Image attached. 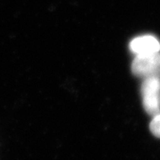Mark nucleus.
Returning a JSON list of instances; mask_svg holds the SVG:
<instances>
[{
	"mask_svg": "<svg viewBox=\"0 0 160 160\" xmlns=\"http://www.w3.org/2000/svg\"><path fill=\"white\" fill-rule=\"evenodd\" d=\"M141 97L145 111L150 115L160 112V78L150 77L144 80L141 85Z\"/></svg>",
	"mask_w": 160,
	"mask_h": 160,
	"instance_id": "nucleus-1",
	"label": "nucleus"
},
{
	"mask_svg": "<svg viewBox=\"0 0 160 160\" xmlns=\"http://www.w3.org/2000/svg\"><path fill=\"white\" fill-rule=\"evenodd\" d=\"M132 71L141 78H160V53L137 55L132 64Z\"/></svg>",
	"mask_w": 160,
	"mask_h": 160,
	"instance_id": "nucleus-2",
	"label": "nucleus"
},
{
	"mask_svg": "<svg viewBox=\"0 0 160 160\" xmlns=\"http://www.w3.org/2000/svg\"><path fill=\"white\" fill-rule=\"evenodd\" d=\"M130 49L137 56L159 52L160 42L153 35L139 36L132 40Z\"/></svg>",
	"mask_w": 160,
	"mask_h": 160,
	"instance_id": "nucleus-3",
	"label": "nucleus"
},
{
	"mask_svg": "<svg viewBox=\"0 0 160 160\" xmlns=\"http://www.w3.org/2000/svg\"><path fill=\"white\" fill-rule=\"evenodd\" d=\"M150 128L153 135L160 138V114L154 115L150 122Z\"/></svg>",
	"mask_w": 160,
	"mask_h": 160,
	"instance_id": "nucleus-4",
	"label": "nucleus"
}]
</instances>
